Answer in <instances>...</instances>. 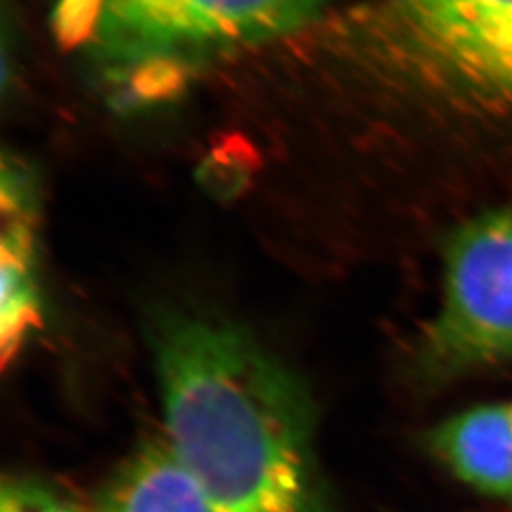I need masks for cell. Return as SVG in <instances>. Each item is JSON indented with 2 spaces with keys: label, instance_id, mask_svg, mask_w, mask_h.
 Masks as SVG:
<instances>
[{
  "label": "cell",
  "instance_id": "cell-1",
  "mask_svg": "<svg viewBox=\"0 0 512 512\" xmlns=\"http://www.w3.org/2000/svg\"><path fill=\"white\" fill-rule=\"evenodd\" d=\"M167 444L213 512H319L304 385L236 325L167 311L150 323Z\"/></svg>",
  "mask_w": 512,
  "mask_h": 512
},
{
  "label": "cell",
  "instance_id": "cell-2",
  "mask_svg": "<svg viewBox=\"0 0 512 512\" xmlns=\"http://www.w3.org/2000/svg\"><path fill=\"white\" fill-rule=\"evenodd\" d=\"M330 35L391 90L471 116L512 118V0H376Z\"/></svg>",
  "mask_w": 512,
  "mask_h": 512
},
{
  "label": "cell",
  "instance_id": "cell-3",
  "mask_svg": "<svg viewBox=\"0 0 512 512\" xmlns=\"http://www.w3.org/2000/svg\"><path fill=\"white\" fill-rule=\"evenodd\" d=\"M327 0H55V35L131 99L183 86L200 65L289 35Z\"/></svg>",
  "mask_w": 512,
  "mask_h": 512
},
{
  "label": "cell",
  "instance_id": "cell-4",
  "mask_svg": "<svg viewBox=\"0 0 512 512\" xmlns=\"http://www.w3.org/2000/svg\"><path fill=\"white\" fill-rule=\"evenodd\" d=\"M421 359L435 378L512 359V203L467 222L448 243L442 306Z\"/></svg>",
  "mask_w": 512,
  "mask_h": 512
},
{
  "label": "cell",
  "instance_id": "cell-5",
  "mask_svg": "<svg viewBox=\"0 0 512 512\" xmlns=\"http://www.w3.org/2000/svg\"><path fill=\"white\" fill-rule=\"evenodd\" d=\"M0 207V363L8 370L44 321L35 264L31 186L16 165H4Z\"/></svg>",
  "mask_w": 512,
  "mask_h": 512
},
{
  "label": "cell",
  "instance_id": "cell-6",
  "mask_svg": "<svg viewBox=\"0 0 512 512\" xmlns=\"http://www.w3.org/2000/svg\"><path fill=\"white\" fill-rule=\"evenodd\" d=\"M429 446L459 480L512 503V401L478 406L440 423Z\"/></svg>",
  "mask_w": 512,
  "mask_h": 512
},
{
  "label": "cell",
  "instance_id": "cell-7",
  "mask_svg": "<svg viewBox=\"0 0 512 512\" xmlns=\"http://www.w3.org/2000/svg\"><path fill=\"white\" fill-rule=\"evenodd\" d=\"M97 512H213L167 440L139 448L110 478Z\"/></svg>",
  "mask_w": 512,
  "mask_h": 512
},
{
  "label": "cell",
  "instance_id": "cell-8",
  "mask_svg": "<svg viewBox=\"0 0 512 512\" xmlns=\"http://www.w3.org/2000/svg\"><path fill=\"white\" fill-rule=\"evenodd\" d=\"M0 512L86 511L35 480L6 478L0 490Z\"/></svg>",
  "mask_w": 512,
  "mask_h": 512
}]
</instances>
